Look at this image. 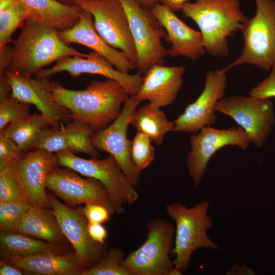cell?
Masks as SVG:
<instances>
[{
  "label": "cell",
  "mask_w": 275,
  "mask_h": 275,
  "mask_svg": "<svg viewBox=\"0 0 275 275\" xmlns=\"http://www.w3.org/2000/svg\"><path fill=\"white\" fill-rule=\"evenodd\" d=\"M35 275H81L85 269L74 252L41 253L2 260Z\"/></svg>",
  "instance_id": "23"
},
{
  "label": "cell",
  "mask_w": 275,
  "mask_h": 275,
  "mask_svg": "<svg viewBox=\"0 0 275 275\" xmlns=\"http://www.w3.org/2000/svg\"><path fill=\"white\" fill-rule=\"evenodd\" d=\"M23 153L14 141L0 131V168L12 166Z\"/></svg>",
  "instance_id": "35"
},
{
  "label": "cell",
  "mask_w": 275,
  "mask_h": 275,
  "mask_svg": "<svg viewBox=\"0 0 275 275\" xmlns=\"http://www.w3.org/2000/svg\"><path fill=\"white\" fill-rule=\"evenodd\" d=\"M189 0H161L160 4L167 6L174 12L181 10L183 5ZM198 1L200 0H195Z\"/></svg>",
  "instance_id": "40"
},
{
  "label": "cell",
  "mask_w": 275,
  "mask_h": 275,
  "mask_svg": "<svg viewBox=\"0 0 275 275\" xmlns=\"http://www.w3.org/2000/svg\"><path fill=\"white\" fill-rule=\"evenodd\" d=\"M215 110L232 118L258 147L264 145L275 122L273 105L270 99L232 95L219 101Z\"/></svg>",
  "instance_id": "9"
},
{
  "label": "cell",
  "mask_w": 275,
  "mask_h": 275,
  "mask_svg": "<svg viewBox=\"0 0 275 275\" xmlns=\"http://www.w3.org/2000/svg\"><path fill=\"white\" fill-rule=\"evenodd\" d=\"M95 131L90 126L75 120L59 128L47 126L39 135L34 149H42L54 153L68 150L97 158L100 155L91 141Z\"/></svg>",
  "instance_id": "20"
},
{
  "label": "cell",
  "mask_w": 275,
  "mask_h": 275,
  "mask_svg": "<svg viewBox=\"0 0 275 275\" xmlns=\"http://www.w3.org/2000/svg\"><path fill=\"white\" fill-rule=\"evenodd\" d=\"M53 95L54 100L70 112L73 120L94 131L113 122L129 96L120 84L109 78L93 80L82 90L68 89L57 82Z\"/></svg>",
  "instance_id": "1"
},
{
  "label": "cell",
  "mask_w": 275,
  "mask_h": 275,
  "mask_svg": "<svg viewBox=\"0 0 275 275\" xmlns=\"http://www.w3.org/2000/svg\"><path fill=\"white\" fill-rule=\"evenodd\" d=\"M130 124L157 145L162 144L165 135L175 129L174 122L170 121L159 107L150 103L136 109Z\"/></svg>",
  "instance_id": "27"
},
{
  "label": "cell",
  "mask_w": 275,
  "mask_h": 275,
  "mask_svg": "<svg viewBox=\"0 0 275 275\" xmlns=\"http://www.w3.org/2000/svg\"><path fill=\"white\" fill-rule=\"evenodd\" d=\"M36 238L19 233L1 231V259L6 260L15 256L41 253H66L71 252L69 245L54 244Z\"/></svg>",
  "instance_id": "26"
},
{
  "label": "cell",
  "mask_w": 275,
  "mask_h": 275,
  "mask_svg": "<svg viewBox=\"0 0 275 275\" xmlns=\"http://www.w3.org/2000/svg\"><path fill=\"white\" fill-rule=\"evenodd\" d=\"M197 132L191 133L190 150L186 158L188 173L195 187L201 184L210 159L217 151L228 146L246 150L251 143L240 127L219 129L206 126Z\"/></svg>",
  "instance_id": "13"
},
{
  "label": "cell",
  "mask_w": 275,
  "mask_h": 275,
  "mask_svg": "<svg viewBox=\"0 0 275 275\" xmlns=\"http://www.w3.org/2000/svg\"><path fill=\"white\" fill-rule=\"evenodd\" d=\"M270 71L267 77L249 91V95L262 99L275 97V66Z\"/></svg>",
  "instance_id": "36"
},
{
  "label": "cell",
  "mask_w": 275,
  "mask_h": 275,
  "mask_svg": "<svg viewBox=\"0 0 275 275\" xmlns=\"http://www.w3.org/2000/svg\"><path fill=\"white\" fill-rule=\"evenodd\" d=\"M88 231L94 241L102 244L105 243V240L107 237V231L101 224L89 223Z\"/></svg>",
  "instance_id": "38"
},
{
  "label": "cell",
  "mask_w": 275,
  "mask_h": 275,
  "mask_svg": "<svg viewBox=\"0 0 275 275\" xmlns=\"http://www.w3.org/2000/svg\"><path fill=\"white\" fill-rule=\"evenodd\" d=\"M29 201L23 186L12 166L0 168V203Z\"/></svg>",
  "instance_id": "32"
},
{
  "label": "cell",
  "mask_w": 275,
  "mask_h": 275,
  "mask_svg": "<svg viewBox=\"0 0 275 275\" xmlns=\"http://www.w3.org/2000/svg\"><path fill=\"white\" fill-rule=\"evenodd\" d=\"M29 19L48 25L58 31L72 28L79 21L82 9L78 5H68L57 0H18Z\"/></svg>",
  "instance_id": "24"
},
{
  "label": "cell",
  "mask_w": 275,
  "mask_h": 275,
  "mask_svg": "<svg viewBox=\"0 0 275 275\" xmlns=\"http://www.w3.org/2000/svg\"><path fill=\"white\" fill-rule=\"evenodd\" d=\"M80 208L89 223L102 224L110 219V212L102 205L87 204Z\"/></svg>",
  "instance_id": "37"
},
{
  "label": "cell",
  "mask_w": 275,
  "mask_h": 275,
  "mask_svg": "<svg viewBox=\"0 0 275 275\" xmlns=\"http://www.w3.org/2000/svg\"><path fill=\"white\" fill-rule=\"evenodd\" d=\"M151 140L146 134L136 132L131 141L130 156L137 171L141 172L147 168L155 157Z\"/></svg>",
  "instance_id": "34"
},
{
  "label": "cell",
  "mask_w": 275,
  "mask_h": 275,
  "mask_svg": "<svg viewBox=\"0 0 275 275\" xmlns=\"http://www.w3.org/2000/svg\"><path fill=\"white\" fill-rule=\"evenodd\" d=\"M60 3H62L63 4L68 5H75L76 4V0H57Z\"/></svg>",
  "instance_id": "42"
},
{
  "label": "cell",
  "mask_w": 275,
  "mask_h": 275,
  "mask_svg": "<svg viewBox=\"0 0 275 275\" xmlns=\"http://www.w3.org/2000/svg\"><path fill=\"white\" fill-rule=\"evenodd\" d=\"M146 240L122 261L133 275H181L170 259L175 227L160 217L146 225Z\"/></svg>",
  "instance_id": "6"
},
{
  "label": "cell",
  "mask_w": 275,
  "mask_h": 275,
  "mask_svg": "<svg viewBox=\"0 0 275 275\" xmlns=\"http://www.w3.org/2000/svg\"><path fill=\"white\" fill-rule=\"evenodd\" d=\"M149 9H151L156 5L160 3L161 0H131Z\"/></svg>",
  "instance_id": "41"
},
{
  "label": "cell",
  "mask_w": 275,
  "mask_h": 275,
  "mask_svg": "<svg viewBox=\"0 0 275 275\" xmlns=\"http://www.w3.org/2000/svg\"><path fill=\"white\" fill-rule=\"evenodd\" d=\"M209 203L202 201L191 207L180 202L166 205L169 216L175 223L174 247L172 254L175 256L174 266L182 272L190 265L193 253L199 249L217 250L219 245L207 235L213 225L208 215Z\"/></svg>",
  "instance_id": "4"
},
{
  "label": "cell",
  "mask_w": 275,
  "mask_h": 275,
  "mask_svg": "<svg viewBox=\"0 0 275 275\" xmlns=\"http://www.w3.org/2000/svg\"><path fill=\"white\" fill-rule=\"evenodd\" d=\"M184 72L182 66L153 65L145 74L135 97L159 108L171 105L181 88Z\"/></svg>",
  "instance_id": "21"
},
{
  "label": "cell",
  "mask_w": 275,
  "mask_h": 275,
  "mask_svg": "<svg viewBox=\"0 0 275 275\" xmlns=\"http://www.w3.org/2000/svg\"><path fill=\"white\" fill-rule=\"evenodd\" d=\"M56 154L60 166L71 169L80 175L101 182L120 207L124 208V205H132L138 200L139 194L134 186L112 156L102 159L95 157L85 159L68 150Z\"/></svg>",
  "instance_id": "8"
},
{
  "label": "cell",
  "mask_w": 275,
  "mask_h": 275,
  "mask_svg": "<svg viewBox=\"0 0 275 275\" xmlns=\"http://www.w3.org/2000/svg\"><path fill=\"white\" fill-rule=\"evenodd\" d=\"M255 15L244 22L240 31L243 46L240 56L223 68L225 71L242 64L265 71L275 66V1L255 0Z\"/></svg>",
  "instance_id": "5"
},
{
  "label": "cell",
  "mask_w": 275,
  "mask_h": 275,
  "mask_svg": "<svg viewBox=\"0 0 275 275\" xmlns=\"http://www.w3.org/2000/svg\"><path fill=\"white\" fill-rule=\"evenodd\" d=\"M60 166L56 153L42 149L24 154L13 164L33 206L51 208L46 192V180L48 174Z\"/></svg>",
  "instance_id": "18"
},
{
  "label": "cell",
  "mask_w": 275,
  "mask_h": 275,
  "mask_svg": "<svg viewBox=\"0 0 275 275\" xmlns=\"http://www.w3.org/2000/svg\"><path fill=\"white\" fill-rule=\"evenodd\" d=\"M60 38L67 44L84 45L99 53L117 70L128 73L136 69L128 56L123 51L110 46L95 30L92 15L82 9L78 22L72 28L58 31Z\"/></svg>",
  "instance_id": "22"
},
{
  "label": "cell",
  "mask_w": 275,
  "mask_h": 275,
  "mask_svg": "<svg viewBox=\"0 0 275 275\" xmlns=\"http://www.w3.org/2000/svg\"><path fill=\"white\" fill-rule=\"evenodd\" d=\"M46 187L71 205L97 204L106 207L111 214H121L124 208L114 202L104 185L97 179L80 177L73 170L59 167L50 172Z\"/></svg>",
  "instance_id": "10"
},
{
  "label": "cell",
  "mask_w": 275,
  "mask_h": 275,
  "mask_svg": "<svg viewBox=\"0 0 275 275\" xmlns=\"http://www.w3.org/2000/svg\"><path fill=\"white\" fill-rule=\"evenodd\" d=\"M28 18L18 0H0V49L7 46L13 34Z\"/></svg>",
  "instance_id": "29"
},
{
  "label": "cell",
  "mask_w": 275,
  "mask_h": 275,
  "mask_svg": "<svg viewBox=\"0 0 275 275\" xmlns=\"http://www.w3.org/2000/svg\"><path fill=\"white\" fill-rule=\"evenodd\" d=\"M141 102L135 95H129L119 116L104 128L95 131L91 136L95 148L112 156L134 187L138 185L141 173L131 158V141L127 138V131L131 118Z\"/></svg>",
  "instance_id": "12"
},
{
  "label": "cell",
  "mask_w": 275,
  "mask_h": 275,
  "mask_svg": "<svg viewBox=\"0 0 275 275\" xmlns=\"http://www.w3.org/2000/svg\"><path fill=\"white\" fill-rule=\"evenodd\" d=\"M49 126L41 113L8 124L2 131L25 152L34 149V144L43 129Z\"/></svg>",
  "instance_id": "28"
},
{
  "label": "cell",
  "mask_w": 275,
  "mask_h": 275,
  "mask_svg": "<svg viewBox=\"0 0 275 275\" xmlns=\"http://www.w3.org/2000/svg\"><path fill=\"white\" fill-rule=\"evenodd\" d=\"M53 213L63 233L85 269L95 264L107 251L105 243L94 241L89 233V222L81 208H71L62 204L54 195H48Z\"/></svg>",
  "instance_id": "15"
},
{
  "label": "cell",
  "mask_w": 275,
  "mask_h": 275,
  "mask_svg": "<svg viewBox=\"0 0 275 275\" xmlns=\"http://www.w3.org/2000/svg\"><path fill=\"white\" fill-rule=\"evenodd\" d=\"M48 209L32 206L21 221L17 233L54 244L69 245L53 211Z\"/></svg>",
  "instance_id": "25"
},
{
  "label": "cell",
  "mask_w": 275,
  "mask_h": 275,
  "mask_svg": "<svg viewBox=\"0 0 275 275\" xmlns=\"http://www.w3.org/2000/svg\"><path fill=\"white\" fill-rule=\"evenodd\" d=\"M24 271L19 267L6 261H0V275H23Z\"/></svg>",
  "instance_id": "39"
},
{
  "label": "cell",
  "mask_w": 275,
  "mask_h": 275,
  "mask_svg": "<svg viewBox=\"0 0 275 275\" xmlns=\"http://www.w3.org/2000/svg\"><path fill=\"white\" fill-rule=\"evenodd\" d=\"M13 41L11 56L6 70L31 77L44 67L68 56L87 57L63 41L56 29L26 19Z\"/></svg>",
  "instance_id": "2"
},
{
  "label": "cell",
  "mask_w": 275,
  "mask_h": 275,
  "mask_svg": "<svg viewBox=\"0 0 275 275\" xmlns=\"http://www.w3.org/2000/svg\"><path fill=\"white\" fill-rule=\"evenodd\" d=\"M2 73L7 78L12 95L22 102L35 105L49 126L59 128L73 120L70 112L54 99L53 91L57 82L49 78L24 77L7 70Z\"/></svg>",
  "instance_id": "14"
},
{
  "label": "cell",
  "mask_w": 275,
  "mask_h": 275,
  "mask_svg": "<svg viewBox=\"0 0 275 275\" xmlns=\"http://www.w3.org/2000/svg\"><path fill=\"white\" fill-rule=\"evenodd\" d=\"M93 16L96 32L112 47L124 52L136 69V52L126 12L119 0H76Z\"/></svg>",
  "instance_id": "11"
},
{
  "label": "cell",
  "mask_w": 275,
  "mask_h": 275,
  "mask_svg": "<svg viewBox=\"0 0 275 275\" xmlns=\"http://www.w3.org/2000/svg\"><path fill=\"white\" fill-rule=\"evenodd\" d=\"M181 11L198 26L206 52L217 58L229 56L228 38L240 31L248 18L241 9L240 0L187 2Z\"/></svg>",
  "instance_id": "3"
},
{
  "label": "cell",
  "mask_w": 275,
  "mask_h": 275,
  "mask_svg": "<svg viewBox=\"0 0 275 275\" xmlns=\"http://www.w3.org/2000/svg\"><path fill=\"white\" fill-rule=\"evenodd\" d=\"M32 206L29 201L0 203L1 231L17 233L21 221Z\"/></svg>",
  "instance_id": "33"
},
{
  "label": "cell",
  "mask_w": 275,
  "mask_h": 275,
  "mask_svg": "<svg viewBox=\"0 0 275 275\" xmlns=\"http://www.w3.org/2000/svg\"><path fill=\"white\" fill-rule=\"evenodd\" d=\"M150 9L166 31L167 42L171 44L167 49L168 56L196 60L205 54L206 52L200 31L186 25L174 11L160 3Z\"/></svg>",
  "instance_id": "19"
},
{
  "label": "cell",
  "mask_w": 275,
  "mask_h": 275,
  "mask_svg": "<svg viewBox=\"0 0 275 275\" xmlns=\"http://www.w3.org/2000/svg\"><path fill=\"white\" fill-rule=\"evenodd\" d=\"M11 86L5 77L0 78V131L11 123L30 117L31 104L22 102L10 92Z\"/></svg>",
  "instance_id": "30"
},
{
  "label": "cell",
  "mask_w": 275,
  "mask_h": 275,
  "mask_svg": "<svg viewBox=\"0 0 275 275\" xmlns=\"http://www.w3.org/2000/svg\"><path fill=\"white\" fill-rule=\"evenodd\" d=\"M124 258L122 249L112 248L95 264L85 269L81 275H133L122 265Z\"/></svg>",
  "instance_id": "31"
},
{
  "label": "cell",
  "mask_w": 275,
  "mask_h": 275,
  "mask_svg": "<svg viewBox=\"0 0 275 275\" xmlns=\"http://www.w3.org/2000/svg\"><path fill=\"white\" fill-rule=\"evenodd\" d=\"M61 72H68L73 78L88 73L114 79L120 84L129 95L137 94L144 79V76L139 73L130 74L119 71L103 57L94 51L90 52L87 57L68 56L63 58L52 67L40 70L35 77L48 78Z\"/></svg>",
  "instance_id": "17"
},
{
  "label": "cell",
  "mask_w": 275,
  "mask_h": 275,
  "mask_svg": "<svg viewBox=\"0 0 275 275\" xmlns=\"http://www.w3.org/2000/svg\"><path fill=\"white\" fill-rule=\"evenodd\" d=\"M226 71L210 70L205 76L204 88L198 98L174 121V131L196 133L216 120L215 107L225 98L227 86Z\"/></svg>",
  "instance_id": "16"
},
{
  "label": "cell",
  "mask_w": 275,
  "mask_h": 275,
  "mask_svg": "<svg viewBox=\"0 0 275 275\" xmlns=\"http://www.w3.org/2000/svg\"><path fill=\"white\" fill-rule=\"evenodd\" d=\"M127 16L136 52L138 73L145 75L151 66L165 64L167 49L164 29L150 9L131 0H119Z\"/></svg>",
  "instance_id": "7"
}]
</instances>
